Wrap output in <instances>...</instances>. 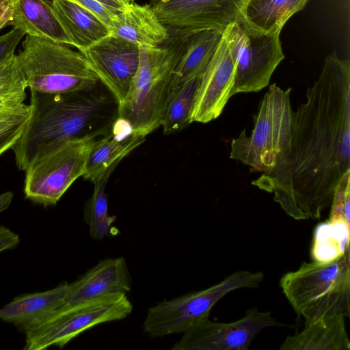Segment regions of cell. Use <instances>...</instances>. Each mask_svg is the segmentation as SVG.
I'll return each instance as SVG.
<instances>
[{
  "mask_svg": "<svg viewBox=\"0 0 350 350\" xmlns=\"http://www.w3.org/2000/svg\"><path fill=\"white\" fill-rule=\"evenodd\" d=\"M350 171V62L328 55L306 100L294 111L275 166L252 184L296 220L319 219Z\"/></svg>",
  "mask_w": 350,
  "mask_h": 350,
  "instance_id": "1",
  "label": "cell"
},
{
  "mask_svg": "<svg viewBox=\"0 0 350 350\" xmlns=\"http://www.w3.org/2000/svg\"><path fill=\"white\" fill-rule=\"evenodd\" d=\"M49 94L30 90V115L13 148L16 162L26 170L39 155L57 145L107 128L97 129L110 105L96 90Z\"/></svg>",
  "mask_w": 350,
  "mask_h": 350,
  "instance_id": "2",
  "label": "cell"
},
{
  "mask_svg": "<svg viewBox=\"0 0 350 350\" xmlns=\"http://www.w3.org/2000/svg\"><path fill=\"white\" fill-rule=\"evenodd\" d=\"M169 37L155 47L139 46V62L117 118L142 137L161 126L170 94L173 72L194 29L167 28Z\"/></svg>",
  "mask_w": 350,
  "mask_h": 350,
  "instance_id": "3",
  "label": "cell"
},
{
  "mask_svg": "<svg viewBox=\"0 0 350 350\" xmlns=\"http://www.w3.org/2000/svg\"><path fill=\"white\" fill-rule=\"evenodd\" d=\"M349 250L330 260L304 262L282 276L280 287L305 323L336 314L349 318Z\"/></svg>",
  "mask_w": 350,
  "mask_h": 350,
  "instance_id": "4",
  "label": "cell"
},
{
  "mask_svg": "<svg viewBox=\"0 0 350 350\" xmlns=\"http://www.w3.org/2000/svg\"><path fill=\"white\" fill-rule=\"evenodd\" d=\"M16 57L30 90L49 94L88 91L99 81L85 56L61 43L27 35Z\"/></svg>",
  "mask_w": 350,
  "mask_h": 350,
  "instance_id": "5",
  "label": "cell"
},
{
  "mask_svg": "<svg viewBox=\"0 0 350 350\" xmlns=\"http://www.w3.org/2000/svg\"><path fill=\"white\" fill-rule=\"evenodd\" d=\"M291 92V88L284 90L276 83L269 87L254 117L250 135L243 129L232 140L230 159L249 165L252 172L266 173L275 166L293 126Z\"/></svg>",
  "mask_w": 350,
  "mask_h": 350,
  "instance_id": "6",
  "label": "cell"
},
{
  "mask_svg": "<svg viewBox=\"0 0 350 350\" xmlns=\"http://www.w3.org/2000/svg\"><path fill=\"white\" fill-rule=\"evenodd\" d=\"M133 310L126 293H118L62 307L45 319L27 327L25 350L63 347L72 339L100 323L121 320Z\"/></svg>",
  "mask_w": 350,
  "mask_h": 350,
  "instance_id": "7",
  "label": "cell"
},
{
  "mask_svg": "<svg viewBox=\"0 0 350 350\" xmlns=\"http://www.w3.org/2000/svg\"><path fill=\"white\" fill-rule=\"evenodd\" d=\"M106 131L67 140L37 157L25 170L26 198L44 205L55 204L83 176L91 150Z\"/></svg>",
  "mask_w": 350,
  "mask_h": 350,
  "instance_id": "8",
  "label": "cell"
},
{
  "mask_svg": "<svg viewBox=\"0 0 350 350\" xmlns=\"http://www.w3.org/2000/svg\"><path fill=\"white\" fill-rule=\"evenodd\" d=\"M264 278L261 271H238L206 289L161 301L148 310L144 331L152 338L183 333L209 318L212 308L228 293L257 288Z\"/></svg>",
  "mask_w": 350,
  "mask_h": 350,
  "instance_id": "9",
  "label": "cell"
},
{
  "mask_svg": "<svg viewBox=\"0 0 350 350\" xmlns=\"http://www.w3.org/2000/svg\"><path fill=\"white\" fill-rule=\"evenodd\" d=\"M280 33L256 31L240 17L225 28L223 36L234 66L232 96L259 92L268 85L274 70L285 58Z\"/></svg>",
  "mask_w": 350,
  "mask_h": 350,
  "instance_id": "10",
  "label": "cell"
},
{
  "mask_svg": "<svg viewBox=\"0 0 350 350\" xmlns=\"http://www.w3.org/2000/svg\"><path fill=\"white\" fill-rule=\"evenodd\" d=\"M270 311L253 307L240 319L230 323L200 321L183 332L172 350H247L255 337L264 329L284 327Z\"/></svg>",
  "mask_w": 350,
  "mask_h": 350,
  "instance_id": "11",
  "label": "cell"
},
{
  "mask_svg": "<svg viewBox=\"0 0 350 350\" xmlns=\"http://www.w3.org/2000/svg\"><path fill=\"white\" fill-rule=\"evenodd\" d=\"M117 105L126 97L139 62V46L111 34L81 53Z\"/></svg>",
  "mask_w": 350,
  "mask_h": 350,
  "instance_id": "12",
  "label": "cell"
},
{
  "mask_svg": "<svg viewBox=\"0 0 350 350\" xmlns=\"http://www.w3.org/2000/svg\"><path fill=\"white\" fill-rule=\"evenodd\" d=\"M247 0H164L150 3L167 28L224 31L240 17Z\"/></svg>",
  "mask_w": 350,
  "mask_h": 350,
  "instance_id": "13",
  "label": "cell"
},
{
  "mask_svg": "<svg viewBox=\"0 0 350 350\" xmlns=\"http://www.w3.org/2000/svg\"><path fill=\"white\" fill-rule=\"evenodd\" d=\"M234 66L222 37L202 75L192 108L190 123H207L219 117L232 96Z\"/></svg>",
  "mask_w": 350,
  "mask_h": 350,
  "instance_id": "14",
  "label": "cell"
},
{
  "mask_svg": "<svg viewBox=\"0 0 350 350\" xmlns=\"http://www.w3.org/2000/svg\"><path fill=\"white\" fill-rule=\"evenodd\" d=\"M131 288V279L124 258H105L71 283L62 307L109 294L126 293Z\"/></svg>",
  "mask_w": 350,
  "mask_h": 350,
  "instance_id": "15",
  "label": "cell"
},
{
  "mask_svg": "<svg viewBox=\"0 0 350 350\" xmlns=\"http://www.w3.org/2000/svg\"><path fill=\"white\" fill-rule=\"evenodd\" d=\"M111 34L139 46L155 47L169 37L150 4H127L111 22Z\"/></svg>",
  "mask_w": 350,
  "mask_h": 350,
  "instance_id": "16",
  "label": "cell"
},
{
  "mask_svg": "<svg viewBox=\"0 0 350 350\" xmlns=\"http://www.w3.org/2000/svg\"><path fill=\"white\" fill-rule=\"evenodd\" d=\"M146 137L132 133L129 125L116 117L111 130L101 137L91 150L84 179L94 183L114 163L120 161L145 141Z\"/></svg>",
  "mask_w": 350,
  "mask_h": 350,
  "instance_id": "17",
  "label": "cell"
},
{
  "mask_svg": "<svg viewBox=\"0 0 350 350\" xmlns=\"http://www.w3.org/2000/svg\"><path fill=\"white\" fill-rule=\"evenodd\" d=\"M345 318L342 314H336L305 323L301 332L286 338L280 349L349 350Z\"/></svg>",
  "mask_w": 350,
  "mask_h": 350,
  "instance_id": "18",
  "label": "cell"
},
{
  "mask_svg": "<svg viewBox=\"0 0 350 350\" xmlns=\"http://www.w3.org/2000/svg\"><path fill=\"white\" fill-rule=\"evenodd\" d=\"M70 287L71 283H64L44 292L18 296L0 309V319L24 330L61 308Z\"/></svg>",
  "mask_w": 350,
  "mask_h": 350,
  "instance_id": "19",
  "label": "cell"
},
{
  "mask_svg": "<svg viewBox=\"0 0 350 350\" xmlns=\"http://www.w3.org/2000/svg\"><path fill=\"white\" fill-rule=\"evenodd\" d=\"M12 19L9 25L32 36L73 46L53 10L45 0H12Z\"/></svg>",
  "mask_w": 350,
  "mask_h": 350,
  "instance_id": "20",
  "label": "cell"
},
{
  "mask_svg": "<svg viewBox=\"0 0 350 350\" xmlns=\"http://www.w3.org/2000/svg\"><path fill=\"white\" fill-rule=\"evenodd\" d=\"M51 5L73 46L81 53L111 34L105 23L73 1L52 0Z\"/></svg>",
  "mask_w": 350,
  "mask_h": 350,
  "instance_id": "21",
  "label": "cell"
},
{
  "mask_svg": "<svg viewBox=\"0 0 350 350\" xmlns=\"http://www.w3.org/2000/svg\"><path fill=\"white\" fill-rule=\"evenodd\" d=\"M215 29H194L173 72L171 90L202 75L222 37Z\"/></svg>",
  "mask_w": 350,
  "mask_h": 350,
  "instance_id": "22",
  "label": "cell"
},
{
  "mask_svg": "<svg viewBox=\"0 0 350 350\" xmlns=\"http://www.w3.org/2000/svg\"><path fill=\"white\" fill-rule=\"evenodd\" d=\"M308 0H247L240 18L252 29L264 33L281 31L284 24L302 10Z\"/></svg>",
  "mask_w": 350,
  "mask_h": 350,
  "instance_id": "23",
  "label": "cell"
},
{
  "mask_svg": "<svg viewBox=\"0 0 350 350\" xmlns=\"http://www.w3.org/2000/svg\"><path fill=\"white\" fill-rule=\"evenodd\" d=\"M119 162L114 163L94 182L92 196L84 208V220L89 226L90 237L94 240H101L118 233V229L113 226L116 217L110 216L108 213L107 196L105 188L110 175Z\"/></svg>",
  "mask_w": 350,
  "mask_h": 350,
  "instance_id": "24",
  "label": "cell"
},
{
  "mask_svg": "<svg viewBox=\"0 0 350 350\" xmlns=\"http://www.w3.org/2000/svg\"><path fill=\"white\" fill-rule=\"evenodd\" d=\"M201 77H196L170 91L161 124L165 135L178 131L190 124Z\"/></svg>",
  "mask_w": 350,
  "mask_h": 350,
  "instance_id": "25",
  "label": "cell"
},
{
  "mask_svg": "<svg viewBox=\"0 0 350 350\" xmlns=\"http://www.w3.org/2000/svg\"><path fill=\"white\" fill-rule=\"evenodd\" d=\"M315 232L312 250L314 260L326 261L336 258L349 250V221L344 217L329 219Z\"/></svg>",
  "mask_w": 350,
  "mask_h": 350,
  "instance_id": "26",
  "label": "cell"
},
{
  "mask_svg": "<svg viewBox=\"0 0 350 350\" xmlns=\"http://www.w3.org/2000/svg\"><path fill=\"white\" fill-rule=\"evenodd\" d=\"M27 88L16 54L0 64V113L25 105Z\"/></svg>",
  "mask_w": 350,
  "mask_h": 350,
  "instance_id": "27",
  "label": "cell"
},
{
  "mask_svg": "<svg viewBox=\"0 0 350 350\" xmlns=\"http://www.w3.org/2000/svg\"><path fill=\"white\" fill-rule=\"evenodd\" d=\"M30 115L29 105L0 113V156L12 148L21 137Z\"/></svg>",
  "mask_w": 350,
  "mask_h": 350,
  "instance_id": "28",
  "label": "cell"
},
{
  "mask_svg": "<svg viewBox=\"0 0 350 350\" xmlns=\"http://www.w3.org/2000/svg\"><path fill=\"white\" fill-rule=\"evenodd\" d=\"M25 33L15 27L0 36V64L15 55V50Z\"/></svg>",
  "mask_w": 350,
  "mask_h": 350,
  "instance_id": "29",
  "label": "cell"
},
{
  "mask_svg": "<svg viewBox=\"0 0 350 350\" xmlns=\"http://www.w3.org/2000/svg\"><path fill=\"white\" fill-rule=\"evenodd\" d=\"M20 242L19 236L9 228L0 226V252L13 249Z\"/></svg>",
  "mask_w": 350,
  "mask_h": 350,
  "instance_id": "30",
  "label": "cell"
},
{
  "mask_svg": "<svg viewBox=\"0 0 350 350\" xmlns=\"http://www.w3.org/2000/svg\"><path fill=\"white\" fill-rule=\"evenodd\" d=\"M12 0H0V30L10 25L12 19Z\"/></svg>",
  "mask_w": 350,
  "mask_h": 350,
  "instance_id": "31",
  "label": "cell"
},
{
  "mask_svg": "<svg viewBox=\"0 0 350 350\" xmlns=\"http://www.w3.org/2000/svg\"><path fill=\"white\" fill-rule=\"evenodd\" d=\"M115 14H119L127 5L121 0H97Z\"/></svg>",
  "mask_w": 350,
  "mask_h": 350,
  "instance_id": "32",
  "label": "cell"
},
{
  "mask_svg": "<svg viewBox=\"0 0 350 350\" xmlns=\"http://www.w3.org/2000/svg\"><path fill=\"white\" fill-rule=\"evenodd\" d=\"M13 198V193L7 191L0 194V213L8 208Z\"/></svg>",
  "mask_w": 350,
  "mask_h": 350,
  "instance_id": "33",
  "label": "cell"
},
{
  "mask_svg": "<svg viewBox=\"0 0 350 350\" xmlns=\"http://www.w3.org/2000/svg\"><path fill=\"white\" fill-rule=\"evenodd\" d=\"M123 1L125 4H129L130 3L134 2L135 0H121ZM155 1H164V0H151V2Z\"/></svg>",
  "mask_w": 350,
  "mask_h": 350,
  "instance_id": "34",
  "label": "cell"
}]
</instances>
